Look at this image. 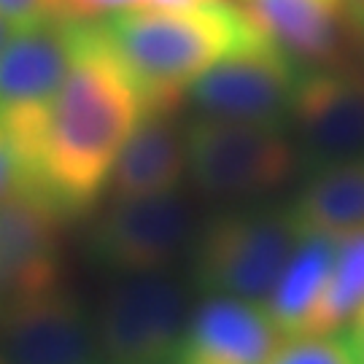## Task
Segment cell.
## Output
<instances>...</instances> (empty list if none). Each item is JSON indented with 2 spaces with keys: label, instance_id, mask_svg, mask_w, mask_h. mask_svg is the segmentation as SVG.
<instances>
[{
  "label": "cell",
  "instance_id": "28",
  "mask_svg": "<svg viewBox=\"0 0 364 364\" xmlns=\"http://www.w3.org/2000/svg\"><path fill=\"white\" fill-rule=\"evenodd\" d=\"M338 3H340V0H338Z\"/></svg>",
  "mask_w": 364,
  "mask_h": 364
},
{
  "label": "cell",
  "instance_id": "11",
  "mask_svg": "<svg viewBox=\"0 0 364 364\" xmlns=\"http://www.w3.org/2000/svg\"><path fill=\"white\" fill-rule=\"evenodd\" d=\"M76 16H52L14 33L0 52V124L52 108L76 46Z\"/></svg>",
  "mask_w": 364,
  "mask_h": 364
},
{
  "label": "cell",
  "instance_id": "13",
  "mask_svg": "<svg viewBox=\"0 0 364 364\" xmlns=\"http://www.w3.org/2000/svg\"><path fill=\"white\" fill-rule=\"evenodd\" d=\"M243 11L302 68L346 65V27L338 0H246Z\"/></svg>",
  "mask_w": 364,
  "mask_h": 364
},
{
  "label": "cell",
  "instance_id": "4",
  "mask_svg": "<svg viewBox=\"0 0 364 364\" xmlns=\"http://www.w3.org/2000/svg\"><path fill=\"white\" fill-rule=\"evenodd\" d=\"M289 130L200 117L183 130L186 168L210 200L246 203L287 186L302 165Z\"/></svg>",
  "mask_w": 364,
  "mask_h": 364
},
{
  "label": "cell",
  "instance_id": "16",
  "mask_svg": "<svg viewBox=\"0 0 364 364\" xmlns=\"http://www.w3.org/2000/svg\"><path fill=\"white\" fill-rule=\"evenodd\" d=\"M335 246L338 240L324 235H299L284 273L278 275L273 291L262 302L284 338L305 335V326L329 281Z\"/></svg>",
  "mask_w": 364,
  "mask_h": 364
},
{
  "label": "cell",
  "instance_id": "27",
  "mask_svg": "<svg viewBox=\"0 0 364 364\" xmlns=\"http://www.w3.org/2000/svg\"><path fill=\"white\" fill-rule=\"evenodd\" d=\"M0 364H6V362H3V356H0Z\"/></svg>",
  "mask_w": 364,
  "mask_h": 364
},
{
  "label": "cell",
  "instance_id": "12",
  "mask_svg": "<svg viewBox=\"0 0 364 364\" xmlns=\"http://www.w3.org/2000/svg\"><path fill=\"white\" fill-rule=\"evenodd\" d=\"M281 340L262 302L205 294L189 311L173 364H267Z\"/></svg>",
  "mask_w": 364,
  "mask_h": 364
},
{
  "label": "cell",
  "instance_id": "9",
  "mask_svg": "<svg viewBox=\"0 0 364 364\" xmlns=\"http://www.w3.org/2000/svg\"><path fill=\"white\" fill-rule=\"evenodd\" d=\"M63 227V213L27 186L0 200V305L65 287Z\"/></svg>",
  "mask_w": 364,
  "mask_h": 364
},
{
  "label": "cell",
  "instance_id": "5",
  "mask_svg": "<svg viewBox=\"0 0 364 364\" xmlns=\"http://www.w3.org/2000/svg\"><path fill=\"white\" fill-rule=\"evenodd\" d=\"M105 364H173L189 318L186 289L170 275H114L92 313Z\"/></svg>",
  "mask_w": 364,
  "mask_h": 364
},
{
  "label": "cell",
  "instance_id": "14",
  "mask_svg": "<svg viewBox=\"0 0 364 364\" xmlns=\"http://www.w3.org/2000/svg\"><path fill=\"white\" fill-rule=\"evenodd\" d=\"M186 168L183 130L170 114H144L111 170V197H151L178 192Z\"/></svg>",
  "mask_w": 364,
  "mask_h": 364
},
{
  "label": "cell",
  "instance_id": "1",
  "mask_svg": "<svg viewBox=\"0 0 364 364\" xmlns=\"http://www.w3.org/2000/svg\"><path fill=\"white\" fill-rule=\"evenodd\" d=\"M144 114L130 70L97 22L78 19L73 60L49 108L38 165L19 186L46 197L65 221L87 216Z\"/></svg>",
  "mask_w": 364,
  "mask_h": 364
},
{
  "label": "cell",
  "instance_id": "24",
  "mask_svg": "<svg viewBox=\"0 0 364 364\" xmlns=\"http://www.w3.org/2000/svg\"><path fill=\"white\" fill-rule=\"evenodd\" d=\"M340 9L346 14L353 36L364 38V0H340Z\"/></svg>",
  "mask_w": 364,
  "mask_h": 364
},
{
  "label": "cell",
  "instance_id": "7",
  "mask_svg": "<svg viewBox=\"0 0 364 364\" xmlns=\"http://www.w3.org/2000/svg\"><path fill=\"white\" fill-rule=\"evenodd\" d=\"M305 70L308 68L264 38L257 46L221 57L189 84L186 97L200 117L289 130L294 95Z\"/></svg>",
  "mask_w": 364,
  "mask_h": 364
},
{
  "label": "cell",
  "instance_id": "8",
  "mask_svg": "<svg viewBox=\"0 0 364 364\" xmlns=\"http://www.w3.org/2000/svg\"><path fill=\"white\" fill-rule=\"evenodd\" d=\"M289 127L305 168L364 156V65L308 68Z\"/></svg>",
  "mask_w": 364,
  "mask_h": 364
},
{
  "label": "cell",
  "instance_id": "2",
  "mask_svg": "<svg viewBox=\"0 0 364 364\" xmlns=\"http://www.w3.org/2000/svg\"><path fill=\"white\" fill-rule=\"evenodd\" d=\"M111 49L130 70L146 114H176L186 90L221 57L267 38L230 0L208 9L159 11L124 9L95 19Z\"/></svg>",
  "mask_w": 364,
  "mask_h": 364
},
{
  "label": "cell",
  "instance_id": "3",
  "mask_svg": "<svg viewBox=\"0 0 364 364\" xmlns=\"http://www.w3.org/2000/svg\"><path fill=\"white\" fill-rule=\"evenodd\" d=\"M299 232L287 208H230L197 224L189 278L205 294L264 302L284 273Z\"/></svg>",
  "mask_w": 364,
  "mask_h": 364
},
{
  "label": "cell",
  "instance_id": "10",
  "mask_svg": "<svg viewBox=\"0 0 364 364\" xmlns=\"http://www.w3.org/2000/svg\"><path fill=\"white\" fill-rule=\"evenodd\" d=\"M6 364H105L95 318L65 287L0 305Z\"/></svg>",
  "mask_w": 364,
  "mask_h": 364
},
{
  "label": "cell",
  "instance_id": "15",
  "mask_svg": "<svg viewBox=\"0 0 364 364\" xmlns=\"http://www.w3.org/2000/svg\"><path fill=\"white\" fill-rule=\"evenodd\" d=\"M305 170L308 176L287 208L297 232L332 240L364 232V156Z\"/></svg>",
  "mask_w": 364,
  "mask_h": 364
},
{
  "label": "cell",
  "instance_id": "21",
  "mask_svg": "<svg viewBox=\"0 0 364 364\" xmlns=\"http://www.w3.org/2000/svg\"><path fill=\"white\" fill-rule=\"evenodd\" d=\"M16 186H19V165H16V156H14L6 132L0 127V200L11 195Z\"/></svg>",
  "mask_w": 364,
  "mask_h": 364
},
{
  "label": "cell",
  "instance_id": "18",
  "mask_svg": "<svg viewBox=\"0 0 364 364\" xmlns=\"http://www.w3.org/2000/svg\"><path fill=\"white\" fill-rule=\"evenodd\" d=\"M267 364H356V359L346 338L297 335L281 340Z\"/></svg>",
  "mask_w": 364,
  "mask_h": 364
},
{
  "label": "cell",
  "instance_id": "6",
  "mask_svg": "<svg viewBox=\"0 0 364 364\" xmlns=\"http://www.w3.org/2000/svg\"><path fill=\"white\" fill-rule=\"evenodd\" d=\"M197 216L178 192L151 197H111L95 219L90 257L111 275L159 273L189 251Z\"/></svg>",
  "mask_w": 364,
  "mask_h": 364
},
{
  "label": "cell",
  "instance_id": "26",
  "mask_svg": "<svg viewBox=\"0 0 364 364\" xmlns=\"http://www.w3.org/2000/svg\"><path fill=\"white\" fill-rule=\"evenodd\" d=\"M359 46H362V54H364V38H359Z\"/></svg>",
  "mask_w": 364,
  "mask_h": 364
},
{
  "label": "cell",
  "instance_id": "23",
  "mask_svg": "<svg viewBox=\"0 0 364 364\" xmlns=\"http://www.w3.org/2000/svg\"><path fill=\"white\" fill-rule=\"evenodd\" d=\"M227 0H146L144 9H159V11H189V9H208Z\"/></svg>",
  "mask_w": 364,
  "mask_h": 364
},
{
  "label": "cell",
  "instance_id": "25",
  "mask_svg": "<svg viewBox=\"0 0 364 364\" xmlns=\"http://www.w3.org/2000/svg\"><path fill=\"white\" fill-rule=\"evenodd\" d=\"M16 30H19V27H14L11 22H9V19L0 14V52L9 46V41L14 38V33H16Z\"/></svg>",
  "mask_w": 364,
  "mask_h": 364
},
{
  "label": "cell",
  "instance_id": "22",
  "mask_svg": "<svg viewBox=\"0 0 364 364\" xmlns=\"http://www.w3.org/2000/svg\"><path fill=\"white\" fill-rule=\"evenodd\" d=\"M346 326H348V332H346L343 338L348 343V348H351L356 364H364V305L353 313V318Z\"/></svg>",
  "mask_w": 364,
  "mask_h": 364
},
{
  "label": "cell",
  "instance_id": "20",
  "mask_svg": "<svg viewBox=\"0 0 364 364\" xmlns=\"http://www.w3.org/2000/svg\"><path fill=\"white\" fill-rule=\"evenodd\" d=\"M65 16L76 19H97L111 11H124V9H144L146 0H60Z\"/></svg>",
  "mask_w": 364,
  "mask_h": 364
},
{
  "label": "cell",
  "instance_id": "19",
  "mask_svg": "<svg viewBox=\"0 0 364 364\" xmlns=\"http://www.w3.org/2000/svg\"><path fill=\"white\" fill-rule=\"evenodd\" d=\"M0 14L19 30L52 16H65L60 0H0Z\"/></svg>",
  "mask_w": 364,
  "mask_h": 364
},
{
  "label": "cell",
  "instance_id": "17",
  "mask_svg": "<svg viewBox=\"0 0 364 364\" xmlns=\"http://www.w3.org/2000/svg\"><path fill=\"white\" fill-rule=\"evenodd\" d=\"M364 305V232L340 237L335 246V262L329 281L305 335H335L348 324L353 313Z\"/></svg>",
  "mask_w": 364,
  "mask_h": 364
}]
</instances>
